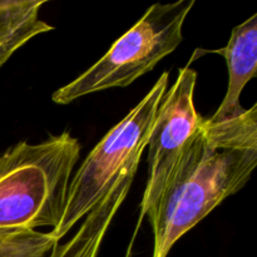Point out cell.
<instances>
[{"mask_svg":"<svg viewBox=\"0 0 257 257\" xmlns=\"http://www.w3.org/2000/svg\"><path fill=\"white\" fill-rule=\"evenodd\" d=\"M57 242L50 232L37 230L0 232V257H45Z\"/></svg>","mask_w":257,"mask_h":257,"instance_id":"8","label":"cell"},{"mask_svg":"<svg viewBox=\"0 0 257 257\" xmlns=\"http://www.w3.org/2000/svg\"><path fill=\"white\" fill-rule=\"evenodd\" d=\"M170 73L163 72L135 108L90 151L70 180L62 220L50 230L57 241L72 231L108 192L118 173L138 155H143L168 89Z\"/></svg>","mask_w":257,"mask_h":257,"instance_id":"4","label":"cell"},{"mask_svg":"<svg viewBox=\"0 0 257 257\" xmlns=\"http://www.w3.org/2000/svg\"><path fill=\"white\" fill-rule=\"evenodd\" d=\"M54 28L45 23L44 20L35 18V19L25 23L14 32L7 33V34L0 33V67L5 64L7 60L25 43H28L37 35L50 32Z\"/></svg>","mask_w":257,"mask_h":257,"instance_id":"9","label":"cell"},{"mask_svg":"<svg viewBox=\"0 0 257 257\" xmlns=\"http://www.w3.org/2000/svg\"><path fill=\"white\" fill-rule=\"evenodd\" d=\"M141 158L133 157L118 173L100 202L84 217L74 235L65 242H57L50 250L49 257H97L104 236L127 198L130 188L138 171Z\"/></svg>","mask_w":257,"mask_h":257,"instance_id":"6","label":"cell"},{"mask_svg":"<svg viewBox=\"0 0 257 257\" xmlns=\"http://www.w3.org/2000/svg\"><path fill=\"white\" fill-rule=\"evenodd\" d=\"M256 165L257 104L225 122L205 118L150 220L152 257H167L183 235L245 187Z\"/></svg>","mask_w":257,"mask_h":257,"instance_id":"1","label":"cell"},{"mask_svg":"<svg viewBox=\"0 0 257 257\" xmlns=\"http://www.w3.org/2000/svg\"><path fill=\"white\" fill-rule=\"evenodd\" d=\"M216 53L225 58L228 72V84L222 102L217 110L207 118L210 122H225L243 113L240 98L245 85L257 74V14H253L231 32L227 45L216 50H203Z\"/></svg>","mask_w":257,"mask_h":257,"instance_id":"7","label":"cell"},{"mask_svg":"<svg viewBox=\"0 0 257 257\" xmlns=\"http://www.w3.org/2000/svg\"><path fill=\"white\" fill-rule=\"evenodd\" d=\"M79 157L80 143L69 131L2 153L0 232L57 227Z\"/></svg>","mask_w":257,"mask_h":257,"instance_id":"2","label":"cell"},{"mask_svg":"<svg viewBox=\"0 0 257 257\" xmlns=\"http://www.w3.org/2000/svg\"><path fill=\"white\" fill-rule=\"evenodd\" d=\"M196 83L197 72L190 65L181 68L161 102L147 145V182L136 232L143 218L150 221L156 215L177 166L205 122L195 105Z\"/></svg>","mask_w":257,"mask_h":257,"instance_id":"5","label":"cell"},{"mask_svg":"<svg viewBox=\"0 0 257 257\" xmlns=\"http://www.w3.org/2000/svg\"><path fill=\"white\" fill-rule=\"evenodd\" d=\"M195 0L153 4L142 18L84 73L55 90L52 100L70 104L74 100L110 88H124L153 70L183 40V24Z\"/></svg>","mask_w":257,"mask_h":257,"instance_id":"3","label":"cell"}]
</instances>
